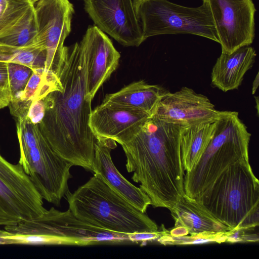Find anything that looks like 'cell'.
<instances>
[{
	"instance_id": "23",
	"label": "cell",
	"mask_w": 259,
	"mask_h": 259,
	"mask_svg": "<svg viewBox=\"0 0 259 259\" xmlns=\"http://www.w3.org/2000/svg\"><path fill=\"white\" fill-rule=\"evenodd\" d=\"M0 62L23 65L32 70L45 68L46 51L36 47L15 48L0 44Z\"/></svg>"
},
{
	"instance_id": "10",
	"label": "cell",
	"mask_w": 259,
	"mask_h": 259,
	"mask_svg": "<svg viewBox=\"0 0 259 259\" xmlns=\"http://www.w3.org/2000/svg\"><path fill=\"white\" fill-rule=\"evenodd\" d=\"M202 1L211 14L222 53L231 54L252 43L256 12L253 0Z\"/></svg>"
},
{
	"instance_id": "17",
	"label": "cell",
	"mask_w": 259,
	"mask_h": 259,
	"mask_svg": "<svg viewBox=\"0 0 259 259\" xmlns=\"http://www.w3.org/2000/svg\"><path fill=\"white\" fill-rule=\"evenodd\" d=\"M116 147V142L112 140L96 139L93 172L100 175L136 208L145 213L151 205V200L140 187L128 181L116 168L111 155V150Z\"/></svg>"
},
{
	"instance_id": "31",
	"label": "cell",
	"mask_w": 259,
	"mask_h": 259,
	"mask_svg": "<svg viewBox=\"0 0 259 259\" xmlns=\"http://www.w3.org/2000/svg\"><path fill=\"white\" fill-rule=\"evenodd\" d=\"M11 0H0V14L4 9L6 4ZM24 1H30V0H24Z\"/></svg>"
},
{
	"instance_id": "25",
	"label": "cell",
	"mask_w": 259,
	"mask_h": 259,
	"mask_svg": "<svg viewBox=\"0 0 259 259\" xmlns=\"http://www.w3.org/2000/svg\"><path fill=\"white\" fill-rule=\"evenodd\" d=\"M45 110L46 103L44 98L32 103L29 108L25 120L34 124H38L44 116Z\"/></svg>"
},
{
	"instance_id": "7",
	"label": "cell",
	"mask_w": 259,
	"mask_h": 259,
	"mask_svg": "<svg viewBox=\"0 0 259 259\" xmlns=\"http://www.w3.org/2000/svg\"><path fill=\"white\" fill-rule=\"evenodd\" d=\"M144 37L167 34H190L219 43L213 20L203 5L186 7L169 0H135Z\"/></svg>"
},
{
	"instance_id": "6",
	"label": "cell",
	"mask_w": 259,
	"mask_h": 259,
	"mask_svg": "<svg viewBox=\"0 0 259 259\" xmlns=\"http://www.w3.org/2000/svg\"><path fill=\"white\" fill-rule=\"evenodd\" d=\"M251 134L236 111H220L213 136L195 167L184 176V189L196 199L228 166L248 158Z\"/></svg>"
},
{
	"instance_id": "32",
	"label": "cell",
	"mask_w": 259,
	"mask_h": 259,
	"mask_svg": "<svg viewBox=\"0 0 259 259\" xmlns=\"http://www.w3.org/2000/svg\"><path fill=\"white\" fill-rule=\"evenodd\" d=\"M39 0H30V2L33 3V4H34L36 2H37Z\"/></svg>"
},
{
	"instance_id": "24",
	"label": "cell",
	"mask_w": 259,
	"mask_h": 259,
	"mask_svg": "<svg viewBox=\"0 0 259 259\" xmlns=\"http://www.w3.org/2000/svg\"><path fill=\"white\" fill-rule=\"evenodd\" d=\"M9 94L11 101L24 90L32 70L28 66L14 63H9Z\"/></svg>"
},
{
	"instance_id": "27",
	"label": "cell",
	"mask_w": 259,
	"mask_h": 259,
	"mask_svg": "<svg viewBox=\"0 0 259 259\" xmlns=\"http://www.w3.org/2000/svg\"><path fill=\"white\" fill-rule=\"evenodd\" d=\"M9 63L0 62V88L6 91L9 95L10 83Z\"/></svg>"
},
{
	"instance_id": "2",
	"label": "cell",
	"mask_w": 259,
	"mask_h": 259,
	"mask_svg": "<svg viewBox=\"0 0 259 259\" xmlns=\"http://www.w3.org/2000/svg\"><path fill=\"white\" fill-rule=\"evenodd\" d=\"M181 124L151 116L141 130L120 144L132 180L155 207H172L185 194L180 149Z\"/></svg>"
},
{
	"instance_id": "5",
	"label": "cell",
	"mask_w": 259,
	"mask_h": 259,
	"mask_svg": "<svg viewBox=\"0 0 259 259\" xmlns=\"http://www.w3.org/2000/svg\"><path fill=\"white\" fill-rule=\"evenodd\" d=\"M7 244L77 245L130 242L128 234L98 227L77 218L69 209L61 211L51 207L41 215L5 226Z\"/></svg>"
},
{
	"instance_id": "22",
	"label": "cell",
	"mask_w": 259,
	"mask_h": 259,
	"mask_svg": "<svg viewBox=\"0 0 259 259\" xmlns=\"http://www.w3.org/2000/svg\"><path fill=\"white\" fill-rule=\"evenodd\" d=\"M62 89V83L56 73L45 68H35L32 69L24 90L14 100L20 101L25 108L29 109L32 103L44 99L50 93Z\"/></svg>"
},
{
	"instance_id": "13",
	"label": "cell",
	"mask_w": 259,
	"mask_h": 259,
	"mask_svg": "<svg viewBox=\"0 0 259 259\" xmlns=\"http://www.w3.org/2000/svg\"><path fill=\"white\" fill-rule=\"evenodd\" d=\"M220 111L207 97L184 87L175 93L169 92L165 94L152 115L166 122L186 126L215 121Z\"/></svg>"
},
{
	"instance_id": "29",
	"label": "cell",
	"mask_w": 259,
	"mask_h": 259,
	"mask_svg": "<svg viewBox=\"0 0 259 259\" xmlns=\"http://www.w3.org/2000/svg\"><path fill=\"white\" fill-rule=\"evenodd\" d=\"M7 233V231L5 229H0V245H7L6 241L3 236Z\"/></svg>"
},
{
	"instance_id": "14",
	"label": "cell",
	"mask_w": 259,
	"mask_h": 259,
	"mask_svg": "<svg viewBox=\"0 0 259 259\" xmlns=\"http://www.w3.org/2000/svg\"><path fill=\"white\" fill-rule=\"evenodd\" d=\"M151 116L141 110L102 102L92 110L89 124L96 139L120 145L138 133Z\"/></svg>"
},
{
	"instance_id": "12",
	"label": "cell",
	"mask_w": 259,
	"mask_h": 259,
	"mask_svg": "<svg viewBox=\"0 0 259 259\" xmlns=\"http://www.w3.org/2000/svg\"><path fill=\"white\" fill-rule=\"evenodd\" d=\"M84 9L96 26L125 47H138L144 37L135 0H85Z\"/></svg>"
},
{
	"instance_id": "21",
	"label": "cell",
	"mask_w": 259,
	"mask_h": 259,
	"mask_svg": "<svg viewBox=\"0 0 259 259\" xmlns=\"http://www.w3.org/2000/svg\"><path fill=\"white\" fill-rule=\"evenodd\" d=\"M215 120L182 128L180 139V149L183 168L186 172L195 167L204 152L213 136Z\"/></svg>"
},
{
	"instance_id": "3",
	"label": "cell",
	"mask_w": 259,
	"mask_h": 259,
	"mask_svg": "<svg viewBox=\"0 0 259 259\" xmlns=\"http://www.w3.org/2000/svg\"><path fill=\"white\" fill-rule=\"evenodd\" d=\"M195 199L231 230L258 226L259 181L249 159L230 165Z\"/></svg>"
},
{
	"instance_id": "4",
	"label": "cell",
	"mask_w": 259,
	"mask_h": 259,
	"mask_svg": "<svg viewBox=\"0 0 259 259\" xmlns=\"http://www.w3.org/2000/svg\"><path fill=\"white\" fill-rule=\"evenodd\" d=\"M66 196L69 209L77 218L108 231L129 234L158 231L154 221L98 174Z\"/></svg>"
},
{
	"instance_id": "16",
	"label": "cell",
	"mask_w": 259,
	"mask_h": 259,
	"mask_svg": "<svg viewBox=\"0 0 259 259\" xmlns=\"http://www.w3.org/2000/svg\"><path fill=\"white\" fill-rule=\"evenodd\" d=\"M36 35L34 4L30 1H9L0 14V44L15 48H40Z\"/></svg>"
},
{
	"instance_id": "34",
	"label": "cell",
	"mask_w": 259,
	"mask_h": 259,
	"mask_svg": "<svg viewBox=\"0 0 259 259\" xmlns=\"http://www.w3.org/2000/svg\"></svg>"
},
{
	"instance_id": "20",
	"label": "cell",
	"mask_w": 259,
	"mask_h": 259,
	"mask_svg": "<svg viewBox=\"0 0 259 259\" xmlns=\"http://www.w3.org/2000/svg\"><path fill=\"white\" fill-rule=\"evenodd\" d=\"M168 92L158 85L141 80L107 94L102 102L141 110L152 115L160 100Z\"/></svg>"
},
{
	"instance_id": "15",
	"label": "cell",
	"mask_w": 259,
	"mask_h": 259,
	"mask_svg": "<svg viewBox=\"0 0 259 259\" xmlns=\"http://www.w3.org/2000/svg\"><path fill=\"white\" fill-rule=\"evenodd\" d=\"M87 63L86 98L92 101L102 85L117 69L120 57L109 38L96 26H90L80 40Z\"/></svg>"
},
{
	"instance_id": "18",
	"label": "cell",
	"mask_w": 259,
	"mask_h": 259,
	"mask_svg": "<svg viewBox=\"0 0 259 259\" xmlns=\"http://www.w3.org/2000/svg\"><path fill=\"white\" fill-rule=\"evenodd\" d=\"M168 209L175 223L168 234L174 237L223 233L231 230L185 193Z\"/></svg>"
},
{
	"instance_id": "19",
	"label": "cell",
	"mask_w": 259,
	"mask_h": 259,
	"mask_svg": "<svg viewBox=\"0 0 259 259\" xmlns=\"http://www.w3.org/2000/svg\"><path fill=\"white\" fill-rule=\"evenodd\" d=\"M256 56L255 50L249 46L231 54L222 53L212 69V84L224 92L238 89L245 73L252 67Z\"/></svg>"
},
{
	"instance_id": "30",
	"label": "cell",
	"mask_w": 259,
	"mask_h": 259,
	"mask_svg": "<svg viewBox=\"0 0 259 259\" xmlns=\"http://www.w3.org/2000/svg\"><path fill=\"white\" fill-rule=\"evenodd\" d=\"M258 86V73H257L255 79L253 82L252 84V94H254L255 93L256 90Z\"/></svg>"
},
{
	"instance_id": "11",
	"label": "cell",
	"mask_w": 259,
	"mask_h": 259,
	"mask_svg": "<svg viewBox=\"0 0 259 259\" xmlns=\"http://www.w3.org/2000/svg\"><path fill=\"white\" fill-rule=\"evenodd\" d=\"M36 42L46 51L45 68L57 75L64 58L66 38L74 13L68 0H39L34 4Z\"/></svg>"
},
{
	"instance_id": "8",
	"label": "cell",
	"mask_w": 259,
	"mask_h": 259,
	"mask_svg": "<svg viewBox=\"0 0 259 259\" xmlns=\"http://www.w3.org/2000/svg\"><path fill=\"white\" fill-rule=\"evenodd\" d=\"M46 210L23 166L10 163L0 153V226L36 218Z\"/></svg>"
},
{
	"instance_id": "9",
	"label": "cell",
	"mask_w": 259,
	"mask_h": 259,
	"mask_svg": "<svg viewBox=\"0 0 259 259\" xmlns=\"http://www.w3.org/2000/svg\"><path fill=\"white\" fill-rule=\"evenodd\" d=\"M43 199L56 205L69 192L72 163L60 157L42 134L32 148L20 152L19 160Z\"/></svg>"
},
{
	"instance_id": "1",
	"label": "cell",
	"mask_w": 259,
	"mask_h": 259,
	"mask_svg": "<svg viewBox=\"0 0 259 259\" xmlns=\"http://www.w3.org/2000/svg\"><path fill=\"white\" fill-rule=\"evenodd\" d=\"M87 63L79 41L65 47L58 76L62 89L44 98L39 128L53 149L73 165L93 172L96 139L89 124L92 101L86 98Z\"/></svg>"
},
{
	"instance_id": "33",
	"label": "cell",
	"mask_w": 259,
	"mask_h": 259,
	"mask_svg": "<svg viewBox=\"0 0 259 259\" xmlns=\"http://www.w3.org/2000/svg\"><path fill=\"white\" fill-rule=\"evenodd\" d=\"M83 1H85V0H83Z\"/></svg>"
},
{
	"instance_id": "26",
	"label": "cell",
	"mask_w": 259,
	"mask_h": 259,
	"mask_svg": "<svg viewBox=\"0 0 259 259\" xmlns=\"http://www.w3.org/2000/svg\"><path fill=\"white\" fill-rule=\"evenodd\" d=\"M168 231L162 230L153 232H140L128 234L129 240L132 243L144 242L148 241L158 240L163 235L168 233Z\"/></svg>"
},
{
	"instance_id": "28",
	"label": "cell",
	"mask_w": 259,
	"mask_h": 259,
	"mask_svg": "<svg viewBox=\"0 0 259 259\" xmlns=\"http://www.w3.org/2000/svg\"><path fill=\"white\" fill-rule=\"evenodd\" d=\"M10 98L8 93L0 88V109L8 106Z\"/></svg>"
}]
</instances>
